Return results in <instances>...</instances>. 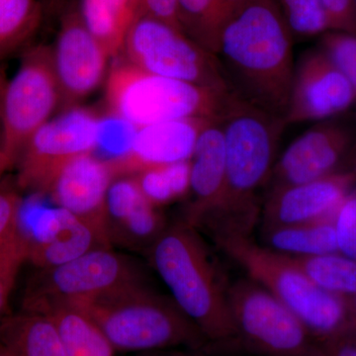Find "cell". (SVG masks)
Returning a JSON list of instances; mask_svg holds the SVG:
<instances>
[{"instance_id":"6da1fadb","label":"cell","mask_w":356,"mask_h":356,"mask_svg":"<svg viewBox=\"0 0 356 356\" xmlns=\"http://www.w3.org/2000/svg\"><path fill=\"white\" fill-rule=\"evenodd\" d=\"M215 56L234 95L285 120L295 72L293 35L276 0H248L222 28Z\"/></svg>"},{"instance_id":"7a4b0ae2","label":"cell","mask_w":356,"mask_h":356,"mask_svg":"<svg viewBox=\"0 0 356 356\" xmlns=\"http://www.w3.org/2000/svg\"><path fill=\"white\" fill-rule=\"evenodd\" d=\"M226 181L221 202L202 231L252 236L261 218L259 192L268 184L286 123L232 95L221 118Z\"/></svg>"},{"instance_id":"3957f363","label":"cell","mask_w":356,"mask_h":356,"mask_svg":"<svg viewBox=\"0 0 356 356\" xmlns=\"http://www.w3.org/2000/svg\"><path fill=\"white\" fill-rule=\"evenodd\" d=\"M145 257L209 346L236 343L229 284L199 229L182 219L168 224Z\"/></svg>"},{"instance_id":"277c9868","label":"cell","mask_w":356,"mask_h":356,"mask_svg":"<svg viewBox=\"0 0 356 356\" xmlns=\"http://www.w3.org/2000/svg\"><path fill=\"white\" fill-rule=\"evenodd\" d=\"M74 306L95 321L117 353L209 348L202 332L172 297L154 290L147 280Z\"/></svg>"},{"instance_id":"5b68a950","label":"cell","mask_w":356,"mask_h":356,"mask_svg":"<svg viewBox=\"0 0 356 356\" xmlns=\"http://www.w3.org/2000/svg\"><path fill=\"white\" fill-rule=\"evenodd\" d=\"M218 247L288 307L321 346L353 332L348 300L321 289L288 255L254 242L252 236H212Z\"/></svg>"},{"instance_id":"8992f818","label":"cell","mask_w":356,"mask_h":356,"mask_svg":"<svg viewBox=\"0 0 356 356\" xmlns=\"http://www.w3.org/2000/svg\"><path fill=\"white\" fill-rule=\"evenodd\" d=\"M105 86L109 112L138 127L180 119H220L233 95L149 74L127 60L112 67Z\"/></svg>"},{"instance_id":"52a82bcc","label":"cell","mask_w":356,"mask_h":356,"mask_svg":"<svg viewBox=\"0 0 356 356\" xmlns=\"http://www.w3.org/2000/svg\"><path fill=\"white\" fill-rule=\"evenodd\" d=\"M235 344L264 356H325L308 327L266 288L248 278L229 285Z\"/></svg>"},{"instance_id":"ba28073f","label":"cell","mask_w":356,"mask_h":356,"mask_svg":"<svg viewBox=\"0 0 356 356\" xmlns=\"http://www.w3.org/2000/svg\"><path fill=\"white\" fill-rule=\"evenodd\" d=\"M145 280L144 269L130 255L113 248H98L62 266L38 269L28 287L23 309L79 305Z\"/></svg>"},{"instance_id":"9c48e42d","label":"cell","mask_w":356,"mask_h":356,"mask_svg":"<svg viewBox=\"0 0 356 356\" xmlns=\"http://www.w3.org/2000/svg\"><path fill=\"white\" fill-rule=\"evenodd\" d=\"M58 105L60 92L51 48L34 47L26 51L2 96L0 147L10 168L17 165L27 143L51 120Z\"/></svg>"},{"instance_id":"30bf717a","label":"cell","mask_w":356,"mask_h":356,"mask_svg":"<svg viewBox=\"0 0 356 356\" xmlns=\"http://www.w3.org/2000/svg\"><path fill=\"white\" fill-rule=\"evenodd\" d=\"M122 53L127 62L149 74L231 91L216 56L161 21L136 18Z\"/></svg>"},{"instance_id":"8fae6325","label":"cell","mask_w":356,"mask_h":356,"mask_svg":"<svg viewBox=\"0 0 356 356\" xmlns=\"http://www.w3.org/2000/svg\"><path fill=\"white\" fill-rule=\"evenodd\" d=\"M99 117L74 106L51 119L32 136L17 165V184L22 191L43 195L51 177L70 159L95 149Z\"/></svg>"},{"instance_id":"7c38bea8","label":"cell","mask_w":356,"mask_h":356,"mask_svg":"<svg viewBox=\"0 0 356 356\" xmlns=\"http://www.w3.org/2000/svg\"><path fill=\"white\" fill-rule=\"evenodd\" d=\"M356 102V88L320 49L307 51L295 65L285 123L325 121Z\"/></svg>"},{"instance_id":"4fadbf2b","label":"cell","mask_w":356,"mask_h":356,"mask_svg":"<svg viewBox=\"0 0 356 356\" xmlns=\"http://www.w3.org/2000/svg\"><path fill=\"white\" fill-rule=\"evenodd\" d=\"M51 56L64 110L76 106L100 86L110 58L86 29L79 10L65 16Z\"/></svg>"},{"instance_id":"5bb4252c","label":"cell","mask_w":356,"mask_h":356,"mask_svg":"<svg viewBox=\"0 0 356 356\" xmlns=\"http://www.w3.org/2000/svg\"><path fill=\"white\" fill-rule=\"evenodd\" d=\"M353 133L343 124L321 122L293 140L281 154L269 179L270 189L313 181L341 172V165L353 149Z\"/></svg>"},{"instance_id":"9a60e30c","label":"cell","mask_w":356,"mask_h":356,"mask_svg":"<svg viewBox=\"0 0 356 356\" xmlns=\"http://www.w3.org/2000/svg\"><path fill=\"white\" fill-rule=\"evenodd\" d=\"M356 185L351 168L327 177L270 189L261 211L262 228L331 219Z\"/></svg>"},{"instance_id":"2e32d148","label":"cell","mask_w":356,"mask_h":356,"mask_svg":"<svg viewBox=\"0 0 356 356\" xmlns=\"http://www.w3.org/2000/svg\"><path fill=\"white\" fill-rule=\"evenodd\" d=\"M168 225L159 208L145 197L133 175L114 177L104 213L105 233L112 248L145 255Z\"/></svg>"},{"instance_id":"e0dca14e","label":"cell","mask_w":356,"mask_h":356,"mask_svg":"<svg viewBox=\"0 0 356 356\" xmlns=\"http://www.w3.org/2000/svg\"><path fill=\"white\" fill-rule=\"evenodd\" d=\"M115 177L111 161L95 153L83 154L70 159L54 175L43 195L50 196L55 206L88 222L106 236L105 202Z\"/></svg>"},{"instance_id":"ac0fdd59","label":"cell","mask_w":356,"mask_h":356,"mask_svg":"<svg viewBox=\"0 0 356 356\" xmlns=\"http://www.w3.org/2000/svg\"><path fill=\"white\" fill-rule=\"evenodd\" d=\"M34 238L26 236L28 261L37 269L62 266L98 248H112L95 227L54 206L42 213Z\"/></svg>"},{"instance_id":"d6986e66","label":"cell","mask_w":356,"mask_h":356,"mask_svg":"<svg viewBox=\"0 0 356 356\" xmlns=\"http://www.w3.org/2000/svg\"><path fill=\"white\" fill-rule=\"evenodd\" d=\"M226 181V151L220 119L201 131L191 158V187L181 219L199 229L207 224L221 202Z\"/></svg>"},{"instance_id":"ffe728a7","label":"cell","mask_w":356,"mask_h":356,"mask_svg":"<svg viewBox=\"0 0 356 356\" xmlns=\"http://www.w3.org/2000/svg\"><path fill=\"white\" fill-rule=\"evenodd\" d=\"M214 119H180L138 129L131 153L110 161L115 173L133 175L147 166L189 161L201 131Z\"/></svg>"},{"instance_id":"44dd1931","label":"cell","mask_w":356,"mask_h":356,"mask_svg":"<svg viewBox=\"0 0 356 356\" xmlns=\"http://www.w3.org/2000/svg\"><path fill=\"white\" fill-rule=\"evenodd\" d=\"M0 344L13 356H67L51 318L25 309L0 323Z\"/></svg>"},{"instance_id":"7402d4cb","label":"cell","mask_w":356,"mask_h":356,"mask_svg":"<svg viewBox=\"0 0 356 356\" xmlns=\"http://www.w3.org/2000/svg\"><path fill=\"white\" fill-rule=\"evenodd\" d=\"M55 325L67 356H115L116 350L95 320L79 307L54 304L38 310Z\"/></svg>"},{"instance_id":"603a6c76","label":"cell","mask_w":356,"mask_h":356,"mask_svg":"<svg viewBox=\"0 0 356 356\" xmlns=\"http://www.w3.org/2000/svg\"><path fill=\"white\" fill-rule=\"evenodd\" d=\"M264 245L288 257L339 252L334 218L262 229Z\"/></svg>"},{"instance_id":"cb8c5ba5","label":"cell","mask_w":356,"mask_h":356,"mask_svg":"<svg viewBox=\"0 0 356 356\" xmlns=\"http://www.w3.org/2000/svg\"><path fill=\"white\" fill-rule=\"evenodd\" d=\"M79 13L86 29L109 57L123 51L126 37L136 19L133 0H81Z\"/></svg>"},{"instance_id":"d4e9b609","label":"cell","mask_w":356,"mask_h":356,"mask_svg":"<svg viewBox=\"0 0 356 356\" xmlns=\"http://www.w3.org/2000/svg\"><path fill=\"white\" fill-rule=\"evenodd\" d=\"M321 289L343 298L356 295V261L341 252L289 257Z\"/></svg>"},{"instance_id":"484cf974","label":"cell","mask_w":356,"mask_h":356,"mask_svg":"<svg viewBox=\"0 0 356 356\" xmlns=\"http://www.w3.org/2000/svg\"><path fill=\"white\" fill-rule=\"evenodd\" d=\"M131 175L135 177L147 200L154 207L161 208L188 195L191 159L147 166Z\"/></svg>"},{"instance_id":"4316f807","label":"cell","mask_w":356,"mask_h":356,"mask_svg":"<svg viewBox=\"0 0 356 356\" xmlns=\"http://www.w3.org/2000/svg\"><path fill=\"white\" fill-rule=\"evenodd\" d=\"M41 16L37 0H0V60L31 38Z\"/></svg>"},{"instance_id":"83f0119b","label":"cell","mask_w":356,"mask_h":356,"mask_svg":"<svg viewBox=\"0 0 356 356\" xmlns=\"http://www.w3.org/2000/svg\"><path fill=\"white\" fill-rule=\"evenodd\" d=\"M177 19L189 39L216 55L219 44L216 0H178Z\"/></svg>"},{"instance_id":"f1b7e54d","label":"cell","mask_w":356,"mask_h":356,"mask_svg":"<svg viewBox=\"0 0 356 356\" xmlns=\"http://www.w3.org/2000/svg\"><path fill=\"white\" fill-rule=\"evenodd\" d=\"M138 126L124 117L111 113L99 117L96 127L95 152L106 161L125 158L132 151Z\"/></svg>"},{"instance_id":"f546056e","label":"cell","mask_w":356,"mask_h":356,"mask_svg":"<svg viewBox=\"0 0 356 356\" xmlns=\"http://www.w3.org/2000/svg\"><path fill=\"white\" fill-rule=\"evenodd\" d=\"M294 37L309 38L330 31L322 0H276Z\"/></svg>"},{"instance_id":"4dcf8cb0","label":"cell","mask_w":356,"mask_h":356,"mask_svg":"<svg viewBox=\"0 0 356 356\" xmlns=\"http://www.w3.org/2000/svg\"><path fill=\"white\" fill-rule=\"evenodd\" d=\"M25 261H28V245L23 233L15 242L0 248V323L7 317L9 300Z\"/></svg>"},{"instance_id":"1f68e13d","label":"cell","mask_w":356,"mask_h":356,"mask_svg":"<svg viewBox=\"0 0 356 356\" xmlns=\"http://www.w3.org/2000/svg\"><path fill=\"white\" fill-rule=\"evenodd\" d=\"M321 51L356 88V35L327 31L321 39Z\"/></svg>"},{"instance_id":"d6a6232c","label":"cell","mask_w":356,"mask_h":356,"mask_svg":"<svg viewBox=\"0 0 356 356\" xmlns=\"http://www.w3.org/2000/svg\"><path fill=\"white\" fill-rule=\"evenodd\" d=\"M339 252L356 261V188L343 198L334 216Z\"/></svg>"},{"instance_id":"836d02e7","label":"cell","mask_w":356,"mask_h":356,"mask_svg":"<svg viewBox=\"0 0 356 356\" xmlns=\"http://www.w3.org/2000/svg\"><path fill=\"white\" fill-rule=\"evenodd\" d=\"M22 199L15 189L0 184V248L23 235L20 228Z\"/></svg>"},{"instance_id":"e575fe53","label":"cell","mask_w":356,"mask_h":356,"mask_svg":"<svg viewBox=\"0 0 356 356\" xmlns=\"http://www.w3.org/2000/svg\"><path fill=\"white\" fill-rule=\"evenodd\" d=\"M329 18L330 31L356 35L355 0H322Z\"/></svg>"},{"instance_id":"d590c367","label":"cell","mask_w":356,"mask_h":356,"mask_svg":"<svg viewBox=\"0 0 356 356\" xmlns=\"http://www.w3.org/2000/svg\"><path fill=\"white\" fill-rule=\"evenodd\" d=\"M177 4L178 0H133L136 18H153L181 31L177 19Z\"/></svg>"},{"instance_id":"8d00e7d4","label":"cell","mask_w":356,"mask_h":356,"mask_svg":"<svg viewBox=\"0 0 356 356\" xmlns=\"http://www.w3.org/2000/svg\"><path fill=\"white\" fill-rule=\"evenodd\" d=\"M325 356H356V334L348 332L323 344Z\"/></svg>"},{"instance_id":"74e56055","label":"cell","mask_w":356,"mask_h":356,"mask_svg":"<svg viewBox=\"0 0 356 356\" xmlns=\"http://www.w3.org/2000/svg\"><path fill=\"white\" fill-rule=\"evenodd\" d=\"M248 0H216V25L220 35L222 28L236 15Z\"/></svg>"},{"instance_id":"f35d334b","label":"cell","mask_w":356,"mask_h":356,"mask_svg":"<svg viewBox=\"0 0 356 356\" xmlns=\"http://www.w3.org/2000/svg\"><path fill=\"white\" fill-rule=\"evenodd\" d=\"M145 356H209L207 350H191V348H172V350L147 353Z\"/></svg>"},{"instance_id":"ab89813d","label":"cell","mask_w":356,"mask_h":356,"mask_svg":"<svg viewBox=\"0 0 356 356\" xmlns=\"http://www.w3.org/2000/svg\"><path fill=\"white\" fill-rule=\"evenodd\" d=\"M346 300H348V309H350L351 329L356 334V295L350 298H346Z\"/></svg>"},{"instance_id":"60d3db41","label":"cell","mask_w":356,"mask_h":356,"mask_svg":"<svg viewBox=\"0 0 356 356\" xmlns=\"http://www.w3.org/2000/svg\"><path fill=\"white\" fill-rule=\"evenodd\" d=\"M9 168H10V166H9L8 161H7L6 154H4L3 151L0 147V179H1L3 173L7 170H9Z\"/></svg>"},{"instance_id":"b9f144b4","label":"cell","mask_w":356,"mask_h":356,"mask_svg":"<svg viewBox=\"0 0 356 356\" xmlns=\"http://www.w3.org/2000/svg\"><path fill=\"white\" fill-rule=\"evenodd\" d=\"M4 88H6V84L2 83L1 79H0V130H1L2 96H3Z\"/></svg>"},{"instance_id":"7bdbcfd3","label":"cell","mask_w":356,"mask_h":356,"mask_svg":"<svg viewBox=\"0 0 356 356\" xmlns=\"http://www.w3.org/2000/svg\"><path fill=\"white\" fill-rule=\"evenodd\" d=\"M0 356H13V355L2 344H0Z\"/></svg>"},{"instance_id":"ee69618b","label":"cell","mask_w":356,"mask_h":356,"mask_svg":"<svg viewBox=\"0 0 356 356\" xmlns=\"http://www.w3.org/2000/svg\"><path fill=\"white\" fill-rule=\"evenodd\" d=\"M351 170H353V172H355L356 173V156H355V158L353 159V166H351Z\"/></svg>"},{"instance_id":"f6af8a7d","label":"cell","mask_w":356,"mask_h":356,"mask_svg":"<svg viewBox=\"0 0 356 356\" xmlns=\"http://www.w3.org/2000/svg\"><path fill=\"white\" fill-rule=\"evenodd\" d=\"M355 4H356V0H355Z\"/></svg>"}]
</instances>
